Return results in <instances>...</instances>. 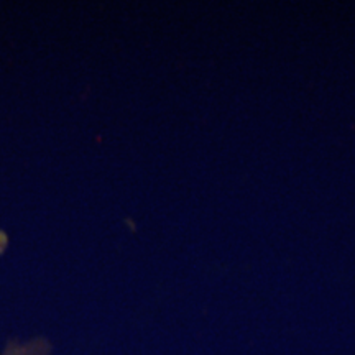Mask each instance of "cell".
Here are the masks:
<instances>
[{
  "mask_svg": "<svg viewBox=\"0 0 355 355\" xmlns=\"http://www.w3.org/2000/svg\"><path fill=\"white\" fill-rule=\"evenodd\" d=\"M3 355H48V347L42 340H33L28 344H19L7 349Z\"/></svg>",
  "mask_w": 355,
  "mask_h": 355,
  "instance_id": "6da1fadb",
  "label": "cell"
},
{
  "mask_svg": "<svg viewBox=\"0 0 355 355\" xmlns=\"http://www.w3.org/2000/svg\"><path fill=\"white\" fill-rule=\"evenodd\" d=\"M8 243H10V239H8L7 232H3V230L0 229V255L7 250Z\"/></svg>",
  "mask_w": 355,
  "mask_h": 355,
  "instance_id": "7a4b0ae2",
  "label": "cell"
}]
</instances>
